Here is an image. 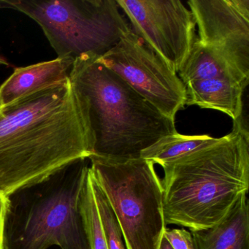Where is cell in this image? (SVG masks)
<instances>
[{
  "instance_id": "cell-1",
  "label": "cell",
  "mask_w": 249,
  "mask_h": 249,
  "mask_svg": "<svg viewBox=\"0 0 249 249\" xmlns=\"http://www.w3.org/2000/svg\"><path fill=\"white\" fill-rule=\"evenodd\" d=\"M92 154L69 78L0 107V193L5 196Z\"/></svg>"
},
{
  "instance_id": "cell-2",
  "label": "cell",
  "mask_w": 249,
  "mask_h": 249,
  "mask_svg": "<svg viewBox=\"0 0 249 249\" xmlns=\"http://www.w3.org/2000/svg\"><path fill=\"white\" fill-rule=\"evenodd\" d=\"M166 224L206 230L218 224L249 189V134L242 116L232 132L162 167Z\"/></svg>"
},
{
  "instance_id": "cell-3",
  "label": "cell",
  "mask_w": 249,
  "mask_h": 249,
  "mask_svg": "<svg viewBox=\"0 0 249 249\" xmlns=\"http://www.w3.org/2000/svg\"><path fill=\"white\" fill-rule=\"evenodd\" d=\"M69 80L92 145V156L140 158L145 148L177 132L174 120L106 67L100 56L76 58Z\"/></svg>"
},
{
  "instance_id": "cell-4",
  "label": "cell",
  "mask_w": 249,
  "mask_h": 249,
  "mask_svg": "<svg viewBox=\"0 0 249 249\" xmlns=\"http://www.w3.org/2000/svg\"><path fill=\"white\" fill-rule=\"evenodd\" d=\"M84 161L10 196L5 249H89L79 208Z\"/></svg>"
},
{
  "instance_id": "cell-5",
  "label": "cell",
  "mask_w": 249,
  "mask_h": 249,
  "mask_svg": "<svg viewBox=\"0 0 249 249\" xmlns=\"http://www.w3.org/2000/svg\"><path fill=\"white\" fill-rule=\"evenodd\" d=\"M91 175L120 226L126 249H160L167 228L163 188L152 161L91 156Z\"/></svg>"
},
{
  "instance_id": "cell-6",
  "label": "cell",
  "mask_w": 249,
  "mask_h": 249,
  "mask_svg": "<svg viewBox=\"0 0 249 249\" xmlns=\"http://www.w3.org/2000/svg\"><path fill=\"white\" fill-rule=\"evenodd\" d=\"M0 9L34 20L58 58L103 56L131 30L115 0H0Z\"/></svg>"
},
{
  "instance_id": "cell-7",
  "label": "cell",
  "mask_w": 249,
  "mask_h": 249,
  "mask_svg": "<svg viewBox=\"0 0 249 249\" xmlns=\"http://www.w3.org/2000/svg\"><path fill=\"white\" fill-rule=\"evenodd\" d=\"M100 60L166 117L175 121L186 106V86L132 30Z\"/></svg>"
},
{
  "instance_id": "cell-8",
  "label": "cell",
  "mask_w": 249,
  "mask_h": 249,
  "mask_svg": "<svg viewBox=\"0 0 249 249\" xmlns=\"http://www.w3.org/2000/svg\"><path fill=\"white\" fill-rule=\"evenodd\" d=\"M134 33L177 73L196 38L190 10L178 0H116Z\"/></svg>"
},
{
  "instance_id": "cell-9",
  "label": "cell",
  "mask_w": 249,
  "mask_h": 249,
  "mask_svg": "<svg viewBox=\"0 0 249 249\" xmlns=\"http://www.w3.org/2000/svg\"><path fill=\"white\" fill-rule=\"evenodd\" d=\"M198 40L249 77V0H190Z\"/></svg>"
},
{
  "instance_id": "cell-10",
  "label": "cell",
  "mask_w": 249,
  "mask_h": 249,
  "mask_svg": "<svg viewBox=\"0 0 249 249\" xmlns=\"http://www.w3.org/2000/svg\"><path fill=\"white\" fill-rule=\"evenodd\" d=\"M71 58H58L15 70L0 87V106L11 104L46 87L66 81L73 65Z\"/></svg>"
},
{
  "instance_id": "cell-11",
  "label": "cell",
  "mask_w": 249,
  "mask_h": 249,
  "mask_svg": "<svg viewBox=\"0 0 249 249\" xmlns=\"http://www.w3.org/2000/svg\"><path fill=\"white\" fill-rule=\"evenodd\" d=\"M249 81L231 77H218L194 81L186 85V106L213 109L233 120L243 114V95Z\"/></svg>"
},
{
  "instance_id": "cell-12",
  "label": "cell",
  "mask_w": 249,
  "mask_h": 249,
  "mask_svg": "<svg viewBox=\"0 0 249 249\" xmlns=\"http://www.w3.org/2000/svg\"><path fill=\"white\" fill-rule=\"evenodd\" d=\"M197 249H249V206L243 194L221 221L191 231Z\"/></svg>"
},
{
  "instance_id": "cell-13",
  "label": "cell",
  "mask_w": 249,
  "mask_h": 249,
  "mask_svg": "<svg viewBox=\"0 0 249 249\" xmlns=\"http://www.w3.org/2000/svg\"><path fill=\"white\" fill-rule=\"evenodd\" d=\"M178 73L185 86L194 81L218 77H231L243 81H249V76H246L225 59L203 46L198 40L197 37Z\"/></svg>"
},
{
  "instance_id": "cell-14",
  "label": "cell",
  "mask_w": 249,
  "mask_h": 249,
  "mask_svg": "<svg viewBox=\"0 0 249 249\" xmlns=\"http://www.w3.org/2000/svg\"><path fill=\"white\" fill-rule=\"evenodd\" d=\"M221 141L208 135H184L176 133L160 138L141 152V158L163 167L183 156L211 146Z\"/></svg>"
},
{
  "instance_id": "cell-15",
  "label": "cell",
  "mask_w": 249,
  "mask_h": 249,
  "mask_svg": "<svg viewBox=\"0 0 249 249\" xmlns=\"http://www.w3.org/2000/svg\"><path fill=\"white\" fill-rule=\"evenodd\" d=\"M79 208L89 249H108L94 196L89 167L81 191Z\"/></svg>"
},
{
  "instance_id": "cell-16",
  "label": "cell",
  "mask_w": 249,
  "mask_h": 249,
  "mask_svg": "<svg viewBox=\"0 0 249 249\" xmlns=\"http://www.w3.org/2000/svg\"><path fill=\"white\" fill-rule=\"evenodd\" d=\"M90 173L94 196L107 241V249H126L120 226L109 203L108 199L106 197L101 188L94 180L91 175V170Z\"/></svg>"
},
{
  "instance_id": "cell-17",
  "label": "cell",
  "mask_w": 249,
  "mask_h": 249,
  "mask_svg": "<svg viewBox=\"0 0 249 249\" xmlns=\"http://www.w3.org/2000/svg\"><path fill=\"white\" fill-rule=\"evenodd\" d=\"M164 237L173 249H197L192 233L185 229L166 228Z\"/></svg>"
},
{
  "instance_id": "cell-18",
  "label": "cell",
  "mask_w": 249,
  "mask_h": 249,
  "mask_svg": "<svg viewBox=\"0 0 249 249\" xmlns=\"http://www.w3.org/2000/svg\"><path fill=\"white\" fill-rule=\"evenodd\" d=\"M9 197L0 193V249H5V231Z\"/></svg>"
},
{
  "instance_id": "cell-19",
  "label": "cell",
  "mask_w": 249,
  "mask_h": 249,
  "mask_svg": "<svg viewBox=\"0 0 249 249\" xmlns=\"http://www.w3.org/2000/svg\"><path fill=\"white\" fill-rule=\"evenodd\" d=\"M160 249H173L171 245L169 243L168 240H167L164 236H163L162 239H161Z\"/></svg>"
},
{
  "instance_id": "cell-20",
  "label": "cell",
  "mask_w": 249,
  "mask_h": 249,
  "mask_svg": "<svg viewBox=\"0 0 249 249\" xmlns=\"http://www.w3.org/2000/svg\"><path fill=\"white\" fill-rule=\"evenodd\" d=\"M2 65H8V62L3 58L0 57V66H2Z\"/></svg>"
},
{
  "instance_id": "cell-21",
  "label": "cell",
  "mask_w": 249,
  "mask_h": 249,
  "mask_svg": "<svg viewBox=\"0 0 249 249\" xmlns=\"http://www.w3.org/2000/svg\"><path fill=\"white\" fill-rule=\"evenodd\" d=\"M0 107H1V106H0Z\"/></svg>"
}]
</instances>
